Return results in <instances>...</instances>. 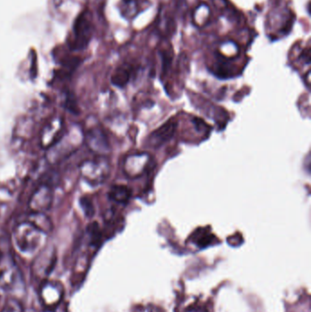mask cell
<instances>
[{
    "mask_svg": "<svg viewBox=\"0 0 311 312\" xmlns=\"http://www.w3.org/2000/svg\"><path fill=\"white\" fill-rule=\"evenodd\" d=\"M0 291L7 298L18 300L26 294L24 276L9 254L0 257Z\"/></svg>",
    "mask_w": 311,
    "mask_h": 312,
    "instance_id": "obj_1",
    "label": "cell"
},
{
    "mask_svg": "<svg viewBox=\"0 0 311 312\" xmlns=\"http://www.w3.org/2000/svg\"><path fill=\"white\" fill-rule=\"evenodd\" d=\"M46 233L30 221L19 223L13 232V239L18 252L25 257H36L45 247Z\"/></svg>",
    "mask_w": 311,
    "mask_h": 312,
    "instance_id": "obj_2",
    "label": "cell"
},
{
    "mask_svg": "<svg viewBox=\"0 0 311 312\" xmlns=\"http://www.w3.org/2000/svg\"><path fill=\"white\" fill-rule=\"evenodd\" d=\"M80 174L90 186H99L107 179L110 174V164L105 156H97L81 163Z\"/></svg>",
    "mask_w": 311,
    "mask_h": 312,
    "instance_id": "obj_3",
    "label": "cell"
},
{
    "mask_svg": "<svg viewBox=\"0 0 311 312\" xmlns=\"http://www.w3.org/2000/svg\"><path fill=\"white\" fill-rule=\"evenodd\" d=\"M64 294L65 291L62 284L56 280H44L39 290V300L44 307L49 311L60 305L64 298Z\"/></svg>",
    "mask_w": 311,
    "mask_h": 312,
    "instance_id": "obj_4",
    "label": "cell"
},
{
    "mask_svg": "<svg viewBox=\"0 0 311 312\" xmlns=\"http://www.w3.org/2000/svg\"><path fill=\"white\" fill-rule=\"evenodd\" d=\"M56 263V250L52 247H44L35 257L32 266L33 275L42 282L47 279V276L53 270Z\"/></svg>",
    "mask_w": 311,
    "mask_h": 312,
    "instance_id": "obj_5",
    "label": "cell"
},
{
    "mask_svg": "<svg viewBox=\"0 0 311 312\" xmlns=\"http://www.w3.org/2000/svg\"><path fill=\"white\" fill-rule=\"evenodd\" d=\"M151 156L147 153H141L128 156L123 162V171L128 177L137 178L142 176L151 164Z\"/></svg>",
    "mask_w": 311,
    "mask_h": 312,
    "instance_id": "obj_6",
    "label": "cell"
},
{
    "mask_svg": "<svg viewBox=\"0 0 311 312\" xmlns=\"http://www.w3.org/2000/svg\"><path fill=\"white\" fill-rule=\"evenodd\" d=\"M53 194L49 186H39L32 195L30 201V208L33 213H44L52 204Z\"/></svg>",
    "mask_w": 311,
    "mask_h": 312,
    "instance_id": "obj_7",
    "label": "cell"
},
{
    "mask_svg": "<svg viewBox=\"0 0 311 312\" xmlns=\"http://www.w3.org/2000/svg\"><path fill=\"white\" fill-rule=\"evenodd\" d=\"M178 126V122L175 120L171 119L162 126L156 129L155 132H152L150 135L148 143L153 148H159L162 145L167 143L169 140L173 138L176 129Z\"/></svg>",
    "mask_w": 311,
    "mask_h": 312,
    "instance_id": "obj_8",
    "label": "cell"
},
{
    "mask_svg": "<svg viewBox=\"0 0 311 312\" xmlns=\"http://www.w3.org/2000/svg\"><path fill=\"white\" fill-rule=\"evenodd\" d=\"M86 141L90 150L98 156H105L110 151V144L101 128L91 129L86 134Z\"/></svg>",
    "mask_w": 311,
    "mask_h": 312,
    "instance_id": "obj_9",
    "label": "cell"
},
{
    "mask_svg": "<svg viewBox=\"0 0 311 312\" xmlns=\"http://www.w3.org/2000/svg\"><path fill=\"white\" fill-rule=\"evenodd\" d=\"M63 132V122L60 119H54L44 127L40 136V144L45 149H48L57 144Z\"/></svg>",
    "mask_w": 311,
    "mask_h": 312,
    "instance_id": "obj_10",
    "label": "cell"
},
{
    "mask_svg": "<svg viewBox=\"0 0 311 312\" xmlns=\"http://www.w3.org/2000/svg\"><path fill=\"white\" fill-rule=\"evenodd\" d=\"M132 196V190L125 186H114L109 192V198L120 204H128Z\"/></svg>",
    "mask_w": 311,
    "mask_h": 312,
    "instance_id": "obj_11",
    "label": "cell"
},
{
    "mask_svg": "<svg viewBox=\"0 0 311 312\" xmlns=\"http://www.w3.org/2000/svg\"><path fill=\"white\" fill-rule=\"evenodd\" d=\"M29 221L35 225L37 228L41 229L46 234L51 231V222L43 213H33L32 216H30Z\"/></svg>",
    "mask_w": 311,
    "mask_h": 312,
    "instance_id": "obj_12",
    "label": "cell"
},
{
    "mask_svg": "<svg viewBox=\"0 0 311 312\" xmlns=\"http://www.w3.org/2000/svg\"><path fill=\"white\" fill-rule=\"evenodd\" d=\"M130 76H131V73L128 69L120 68L114 73V76L112 78V81L115 86L122 88L128 83V81L130 79Z\"/></svg>",
    "mask_w": 311,
    "mask_h": 312,
    "instance_id": "obj_13",
    "label": "cell"
},
{
    "mask_svg": "<svg viewBox=\"0 0 311 312\" xmlns=\"http://www.w3.org/2000/svg\"><path fill=\"white\" fill-rule=\"evenodd\" d=\"M1 312H25L21 301L15 298H7Z\"/></svg>",
    "mask_w": 311,
    "mask_h": 312,
    "instance_id": "obj_14",
    "label": "cell"
}]
</instances>
